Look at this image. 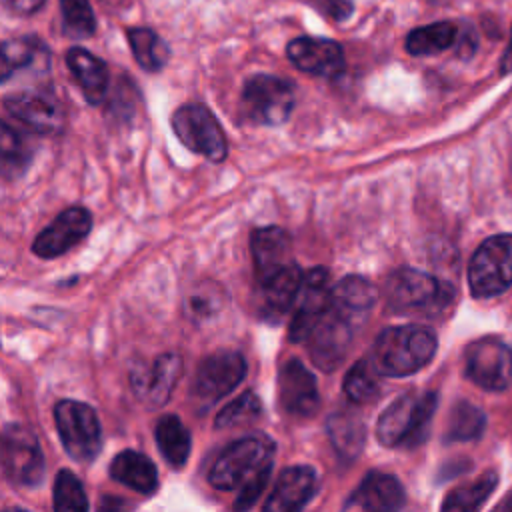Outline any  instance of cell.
<instances>
[{
  "label": "cell",
  "mask_w": 512,
  "mask_h": 512,
  "mask_svg": "<svg viewBox=\"0 0 512 512\" xmlns=\"http://www.w3.org/2000/svg\"><path fill=\"white\" fill-rule=\"evenodd\" d=\"M436 334L420 324L384 328L374 346L370 366L378 376L402 378L424 368L436 354Z\"/></svg>",
  "instance_id": "cell-1"
},
{
  "label": "cell",
  "mask_w": 512,
  "mask_h": 512,
  "mask_svg": "<svg viewBox=\"0 0 512 512\" xmlns=\"http://www.w3.org/2000/svg\"><path fill=\"white\" fill-rule=\"evenodd\" d=\"M276 444L264 434L244 436L228 444L214 460L208 482L218 490H240L260 476H268Z\"/></svg>",
  "instance_id": "cell-2"
},
{
  "label": "cell",
  "mask_w": 512,
  "mask_h": 512,
  "mask_svg": "<svg viewBox=\"0 0 512 512\" xmlns=\"http://www.w3.org/2000/svg\"><path fill=\"white\" fill-rule=\"evenodd\" d=\"M434 392L402 394L384 408L376 424V436L388 448H416L428 438L430 422L436 412Z\"/></svg>",
  "instance_id": "cell-3"
},
{
  "label": "cell",
  "mask_w": 512,
  "mask_h": 512,
  "mask_svg": "<svg viewBox=\"0 0 512 512\" xmlns=\"http://www.w3.org/2000/svg\"><path fill=\"white\" fill-rule=\"evenodd\" d=\"M384 294L388 308L398 314H436L444 310L454 296L448 284L414 268H400L392 272L386 280Z\"/></svg>",
  "instance_id": "cell-4"
},
{
  "label": "cell",
  "mask_w": 512,
  "mask_h": 512,
  "mask_svg": "<svg viewBox=\"0 0 512 512\" xmlns=\"http://www.w3.org/2000/svg\"><path fill=\"white\" fill-rule=\"evenodd\" d=\"M468 286L476 298H492L512 286V234L486 238L470 258Z\"/></svg>",
  "instance_id": "cell-5"
},
{
  "label": "cell",
  "mask_w": 512,
  "mask_h": 512,
  "mask_svg": "<svg viewBox=\"0 0 512 512\" xmlns=\"http://www.w3.org/2000/svg\"><path fill=\"white\" fill-rule=\"evenodd\" d=\"M60 442L76 462H92L102 448V426L92 406L78 400H60L54 406Z\"/></svg>",
  "instance_id": "cell-6"
},
{
  "label": "cell",
  "mask_w": 512,
  "mask_h": 512,
  "mask_svg": "<svg viewBox=\"0 0 512 512\" xmlns=\"http://www.w3.org/2000/svg\"><path fill=\"white\" fill-rule=\"evenodd\" d=\"M0 466L18 486H40L44 480V454L36 434L22 424L0 430Z\"/></svg>",
  "instance_id": "cell-7"
},
{
  "label": "cell",
  "mask_w": 512,
  "mask_h": 512,
  "mask_svg": "<svg viewBox=\"0 0 512 512\" xmlns=\"http://www.w3.org/2000/svg\"><path fill=\"white\" fill-rule=\"evenodd\" d=\"M294 104V88L284 78L272 74H256L244 84L242 112L254 124L278 126L288 120Z\"/></svg>",
  "instance_id": "cell-8"
},
{
  "label": "cell",
  "mask_w": 512,
  "mask_h": 512,
  "mask_svg": "<svg viewBox=\"0 0 512 512\" xmlns=\"http://www.w3.org/2000/svg\"><path fill=\"white\" fill-rule=\"evenodd\" d=\"M172 130L192 152L222 162L228 152L226 134L216 116L204 104H184L172 114Z\"/></svg>",
  "instance_id": "cell-9"
},
{
  "label": "cell",
  "mask_w": 512,
  "mask_h": 512,
  "mask_svg": "<svg viewBox=\"0 0 512 512\" xmlns=\"http://www.w3.org/2000/svg\"><path fill=\"white\" fill-rule=\"evenodd\" d=\"M464 372L482 390L508 388L512 382V346L494 336L474 340L464 354Z\"/></svg>",
  "instance_id": "cell-10"
},
{
  "label": "cell",
  "mask_w": 512,
  "mask_h": 512,
  "mask_svg": "<svg viewBox=\"0 0 512 512\" xmlns=\"http://www.w3.org/2000/svg\"><path fill=\"white\" fill-rule=\"evenodd\" d=\"M246 376V360L240 352H214L206 356L194 374L190 396L196 404L210 406L232 392Z\"/></svg>",
  "instance_id": "cell-11"
},
{
  "label": "cell",
  "mask_w": 512,
  "mask_h": 512,
  "mask_svg": "<svg viewBox=\"0 0 512 512\" xmlns=\"http://www.w3.org/2000/svg\"><path fill=\"white\" fill-rule=\"evenodd\" d=\"M356 330L358 328L354 324L334 312L328 304L326 314L318 320V324L304 340L316 368H320L322 372H334L344 362Z\"/></svg>",
  "instance_id": "cell-12"
},
{
  "label": "cell",
  "mask_w": 512,
  "mask_h": 512,
  "mask_svg": "<svg viewBox=\"0 0 512 512\" xmlns=\"http://www.w3.org/2000/svg\"><path fill=\"white\" fill-rule=\"evenodd\" d=\"M4 108L36 134L54 136L64 128V108L48 90L12 92L4 98Z\"/></svg>",
  "instance_id": "cell-13"
},
{
  "label": "cell",
  "mask_w": 512,
  "mask_h": 512,
  "mask_svg": "<svg viewBox=\"0 0 512 512\" xmlns=\"http://www.w3.org/2000/svg\"><path fill=\"white\" fill-rule=\"evenodd\" d=\"M180 376L182 358L174 352H168L158 356L152 364L134 366L130 370V386L142 404L158 408L168 402Z\"/></svg>",
  "instance_id": "cell-14"
},
{
  "label": "cell",
  "mask_w": 512,
  "mask_h": 512,
  "mask_svg": "<svg viewBox=\"0 0 512 512\" xmlns=\"http://www.w3.org/2000/svg\"><path fill=\"white\" fill-rule=\"evenodd\" d=\"M330 304L328 272L324 268H314L304 272L300 292L294 302V316L288 326L290 342H304L318 320L326 314Z\"/></svg>",
  "instance_id": "cell-15"
},
{
  "label": "cell",
  "mask_w": 512,
  "mask_h": 512,
  "mask_svg": "<svg viewBox=\"0 0 512 512\" xmlns=\"http://www.w3.org/2000/svg\"><path fill=\"white\" fill-rule=\"evenodd\" d=\"M92 228V216L82 206L62 210L32 242V252L38 258H56L82 242Z\"/></svg>",
  "instance_id": "cell-16"
},
{
  "label": "cell",
  "mask_w": 512,
  "mask_h": 512,
  "mask_svg": "<svg viewBox=\"0 0 512 512\" xmlns=\"http://www.w3.org/2000/svg\"><path fill=\"white\" fill-rule=\"evenodd\" d=\"M280 408L298 418H308L320 408V394L314 374L296 358L286 360L278 370Z\"/></svg>",
  "instance_id": "cell-17"
},
{
  "label": "cell",
  "mask_w": 512,
  "mask_h": 512,
  "mask_svg": "<svg viewBox=\"0 0 512 512\" xmlns=\"http://www.w3.org/2000/svg\"><path fill=\"white\" fill-rule=\"evenodd\" d=\"M342 512H406L404 486L392 474L370 472L348 496Z\"/></svg>",
  "instance_id": "cell-18"
},
{
  "label": "cell",
  "mask_w": 512,
  "mask_h": 512,
  "mask_svg": "<svg viewBox=\"0 0 512 512\" xmlns=\"http://www.w3.org/2000/svg\"><path fill=\"white\" fill-rule=\"evenodd\" d=\"M318 490V474L312 466H290L280 472L262 512H300Z\"/></svg>",
  "instance_id": "cell-19"
},
{
  "label": "cell",
  "mask_w": 512,
  "mask_h": 512,
  "mask_svg": "<svg viewBox=\"0 0 512 512\" xmlns=\"http://www.w3.org/2000/svg\"><path fill=\"white\" fill-rule=\"evenodd\" d=\"M288 60L302 72L334 78L344 70V52L338 42L326 38H296L286 48Z\"/></svg>",
  "instance_id": "cell-20"
},
{
  "label": "cell",
  "mask_w": 512,
  "mask_h": 512,
  "mask_svg": "<svg viewBox=\"0 0 512 512\" xmlns=\"http://www.w3.org/2000/svg\"><path fill=\"white\" fill-rule=\"evenodd\" d=\"M250 250L258 282H264L266 278L296 264L292 258L290 236L278 226L254 230L250 238Z\"/></svg>",
  "instance_id": "cell-21"
},
{
  "label": "cell",
  "mask_w": 512,
  "mask_h": 512,
  "mask_svg": "<svg viewBox=\"0 0 512 512\" xmlns=\"http://www.w3.org/2000/svg\"><path fill=\"white\" fill-rule=\"evenodd\" d=\"M376 302L374 286L362 276H348L330 288V308L360 328Z\"/></svg>",
  "instance_id": "cell-22"
},
{
  "label": "cell",
  "mask_w": 512,
  "mask_h": 512,
  "mask_svg": "<svg viewBox=\"0 0 512 512\" xmlns=\"http://www.w3.org/2000/svg\"><path fill=\"white\" fill-rule=\"evenodd\" d=\"M66 64L76 82L80 84L86 102L92 106L100 104L110 84V72L106 62L82 46H72L66 52Z\"/></svg>",
  "instance_id": "cell-23"
},
{
  "label": "cell",
  "mask_w": 512,
  "mask_h": 512,
  "mask_svg": "<svg viewBox=\"0 0 512 512\" xmlns=\"http://www.w3.org/2000/svg\"><path fill=\"white\" fill-rule=\"evenodd\" d=\"M112 480L128 486L130 490L150 496L158 488V470L154 462L136 452V450H122L118 452L108 468Z\"/></svg>",
  "instance_id": "cell-24"
},
{
  "label": "cell",
  "mask_w": 512,
  "mask_h": 512,
  "mask_svg": "<svg viewBox=\"0 0 512 512\" xmlns=\"http://www.w3.org/2000/svg\"><path fill=\"white\" fill-rule=\"evenodd\" d=\"M304 272L294 264L260 284V300L262 310L270 318H282L296 302V296L302 286Z\"/></svg>",
  "instance_id": "cell-25"
},
{
  "label": "cell",
  "mask_w": 512,
  "mask_h": 512,
  "mask_svg": "<svg viewBox=\"0 0 512 512\" xmlns=\"http://www.w3.org/2000/svg\"><path fill=\"white\" fill-rule=\"evenodd\" d=\"M326 432L334 450L346 460H354L364 448L366 426L354 410L332 412L326 420Z\"/></svg>",
  "instance_id": "cell-26"
},
{
  "label": "cell",
  "mask_w": 512,
  "mask_h": 512,
  "mask_svg": "<svg viewBox=\"0 0 512 512\" xmlns=\"http://www.w3.org/2000/svg\"><path fill=\"white\" fill-rule=\"evenodd\" d=\"M154 438L158 450L172 468H182L188 462L192 440L188 428L176 414H166L156 422Z\"/></svg>",
  "instance_id": "cell-27"
},
{
  "label": "cell",
  "mask_w": 512,
  "mask_h": 512,
  "mask_svg": "<svg viewBox=\"0 0 512 512\" xmlns=\"http://www.w3.org/2000/svg\"><path fill=\"white\" fill-rule=\"evenodd\" d=\"M498 486V474L488 470L476 480L450 490L440 506V512H480Z\"/></svg>",
  "instance_id": "cell-28"
},
{
  "label": "cell",
  "mask_w": 512,
  "mask_h": 512,
  "mask_svg": "<svg viewBox=\"0 0 512 512\" xmlns=\"http://www.w3.org/2000/svg\"><path fill=\"white\" fill-rule=\"evenodd\" d=\"M126 36H128V44L132 48L136 62L144 70L158 72L166 66L170 50H168L166 42L152 28L132 26L126 30Z\"/></svg>",
  "instance_id": "cell-29"
},
{
  "label": "cell",
  "mask_w": 512,
  "mask_h": 512,
  "mask_svg": "<svg viewBox=\"0 0 512 512\" xmlns=\"http://www.w3.org/2000/svg\"><path fill=\"white\" fill-rule=\"evenodd\" d=\"M44 52L36 36H18L0 42V84L10 80L18 70L34 64Z\"/></svg>",
  "instance_id": "cell-30"
},
{
  "label": "cell",
  "mask_w": 512,
  "mask_h": 512,
  "mask_svg": "<svg viewBox=\"0 0 512 512\" xmlns=\"http://www.w3.org/2000/svg\"><path fill=\"white\" fill-rule=\"evenodd\" d=\"M456 38L458 28L452 22H434L422 28H414L406 36V50L412 56H432L448 50L456 42Z\"/></svg>",
  "instance_id": "cell-31"
},
{
  "label": "cell",
  "mask_w": 512,
  "mask_h": 512,
  "mask_svg": "<svg viewBox=\"0 0 512 512\" xmlns=\"http://www.w3.org/2000/svg\"><path fill=\"white\" fill-rule=\"evenodd\" d=\"M484 428H486L484 412L478 406L466 400H460L450 408L444 438L446 442H470V440H478Z\"/></svg>",
  "instance_id": "cell-32"
},
{
  "label": "cell",
  "mask_w": 512,
  "mask_h": 512,
  "mask_svg": "<svg viewBox=\"0 0 512 512\" xmlns=\"http://www.w3.org/2000/svg\"><path fill=\"white\" fill-rule=\"evenodd\" d=\"M342 390L352 402L360 404L372 402L380 394L378 374L368 360H358L356 364H352V368H348L342 382Z\"/></svg>",
  "instance_id": "cell-33"
},
{
  "label": "cell",
  "mask_w": 512,
  "mask_h": 512,
  "mask_svg": "<svg viewBox=\"0 0 512 512\" xmlns=\"http://www.w3.org/2000/svg\"><path fill=\"white\" fill-rule=\"evenodd\" d=\"M52 502L54 512H88L86 490L78 476L70 470H60L56 474Z\"/></svg>",
  "instance_id": "cell-34"
},
{
  "label": "cell",
  "mask_w": 512,
  "mask_h": 512,
  "mask_svg": "<svg viewBox=\"0 0 512 512\" xmlns=\"http://www.w3.org/2000/svg\"><path fill=\"white\" fill-rule=\"evenodd\" d=\"M262 414V404L260 398L254 392H244L232 402H228L214 420V426L224 430V428H234V426H244L248 422L258 420Z\"/></svg>",
  "instance_id": "cell-35"
},
{
  "label": "cell",
  "mask_w": 512,
  "mask_h": 512,
  "mask_svg": "<svg viewBox=\"0 0 512 512\" xmlns=\"http://www.w3.org/2000/svg\"><path fill=\"white\" fill-rule=\"evenodd\" d=\"M64 30L72 38H88L96 30V18L90 0H60Z\"/></svg>",
  "instance_id": "cell-36"
},
{
  "label": "cell",
  "mask_w": 512,
  "mask_h": 512,
  "mask_svg": "<svg viewBox=\"0 0 512 512\" xmlns=\"http://www.w3.org/2000/svg\"><path fill=\"white\" fill-rule=\"evenodd\" d=\"M0 160L8 166L22 168L30 160V150L20 132L0 120Z\"/></svg>",
  "instance_id": "cell-37"
},
{
  "label": "cell",
  "mask_w": 512,
  "mask_h": 512,
  "mask_svg": "<svg viewBox=\"0 0 512 512\" xmlns=\"http://www.w3.org/2000/svg\"><path fill=\"white\" fill-rule=\"evenodd\" d=\"M188 314L194 320H206L210 316H214L220 308V298L216 292L210 290H196L194 294L188 296Z\"/></svg>",
  "instance_id": "cell-38"
},
{
  "label": "cell",
  "mask_w": 512,
  "mask_h": 512,
  "mask_svg": "<svg viewBox=\"0 0 512 512\" xmlns=\"http://www.w3.org/2000/svg\"><path fill=\"white\" fill-rule=\"evenodd\" d=\"M310 2L314 4V8L320 14H324L326 18H330L334 22L346 20L354 10L352 0H310Z\"/></svg>",
  "instance_id": "cell-39"
},
{
  "label": "cell",
  "mask_w": 512,
  "mask_h": 512,
  "mask_svg": "<svg viewBox=\"0 0 512 512\" xmlns=\"http://www.w3.org/2000/svg\"><path fill=\"white\" fill-rule=\"evenodd\" d=\"M2 4L18 16H30L42 8L44 0H2Z\"/></svg>",
  "instance_id": "cell-40"
},
{
  "label": "cell",
  "mask_w": 512,
  "mask_h": 512,
  "mask_svg": "<svg viewBox=\"0 0 512 512\" xmlns=\"http://www.w3.org/2000/svg\"><path fill=\"white\" fill-rule=\"evenodd\" d=\"M130 504L128 500L114 496V494H104L100 496V502L96 506V512H130Z\"/></svg>",
  "instance_id": "cell-41"
},
{
  "label": "cell",
  "mask_w": 512,
  "mask_h": 512,
  "mask_svg": "<svg viewBox=\"0 0 512 512\" xmlns=\"http://www.w3.org/2000/svg\"><path fill=\"white\" fill-rule=\"evenodd\" d=\"M502 72L508 74L512 72V30H510V42H508V48L504 50V56H502V64H500Z\"/></svg>",
  "instance_id": "cell-42"
},
{
  "label": "cell",
  "mask_w": 512,
  "mask_h": 512,
  "mask_svg": "<svg viewBox=\"0 0 512 512\" xmlns=\"http://www.w3.org/2000/svg\"><path fill=\"white\" fill-rule=\"evenodd\" d=\"M494 512H512V490L506 494V498L494 508Z\"/></svg>",
  "instance_id": "cell-43"
},
{
  "label": "cell",
  "mask_w": 512,
  "mask_h": 512,
  "mask_svg": "<svg viewBox=\"0 0 512 512\" xmlns=\"http://www.w3.org/2000/svg\"><path fill=\"white\" fill-rule=\"evenodd\" d=\"M4 512H28V510H24V508H6Z\"/></svg>",
  "instance_id": "cell-44"
},
{
  "label": "cell",
  "mask_w": 512,
  "mask_h": 512,
  "mask_svg": "<svg viewBox=\"0 0 512 512\" xmlns=\"http://www.w3.org/2000/svg\"><path fill=\"white\" fill-rule=\"evenodd\" d=\"M428 2H440V0H428Z\"/></svg>",
  "instance_id": "cell-45"
}]
</instances>
